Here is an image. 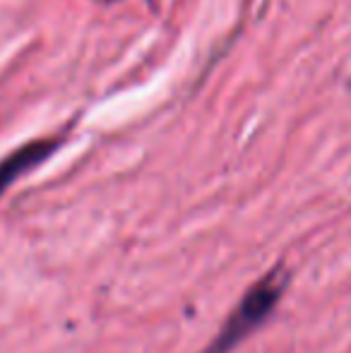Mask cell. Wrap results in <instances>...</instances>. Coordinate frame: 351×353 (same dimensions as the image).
Segmentation results:
<instances>
[{
    "mask_svg": "<svg viewBox=\"0 0 351 353\" xmlns=\"http://www.w3.org/2000/svg\"><path fill=\"white\" fill-rule=\"evenodd\" d=\"M58 147V140H37L29 142L24 147H19L17 152H12L10 157H5L0 161V195L17 181L19 176H24L27 171H32L34 166H39L41 161H46Z\"/></svg>",
    "mask_w": 351,
    "mask_h": 353,
    "instance_id": "2",
    "label": "cell"
},
{
    "mask_svg": "<svg viewBox=\"0 0 351 353\" xmlns=\"http://www.w3.org/2000/svg\"><path fill=\"white\" fill-rule=\"evenodd\" d=\"M289 281L291 272L284 265H274L272 270H267L258 281L245 288V293L229 312L224 325L217 330L214 339L200 353H234L274 315L277 305L289 288Z\"/></svg>",
    "mask_w": 351,
    "mask_h": 353,
    "instance_id": "1",
    "label": "cell"
}]
</instances>
